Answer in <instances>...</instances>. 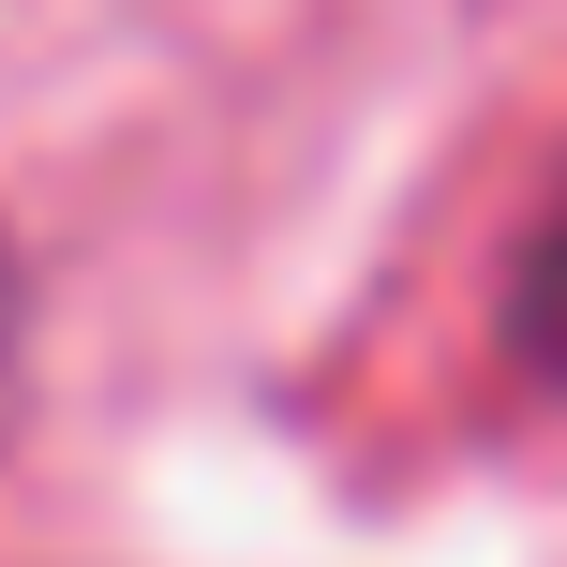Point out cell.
I'll list each match as a JSON object with an SVG mask.
<instances>
[{
	"label": "cell",
	"instance_id": "obj_1",
	"mask_svg": "<svg viewBox=\"0 0 567 567\" xmlns=\"http://www.w3.org/2000/svg\"><path fill=\"white\" fill-rule=\"evenodd\" d=\"M508 359L567 389V179L538 195V225H523V269H508Z\"/></svg>",
	"mask_w": 567,
	"mask_h": 567
},
{
	"label": "cell",
	"instance_id": "obj_2",
	"mask_svg": "<svg viewBox=\"0 0 567 567\" xmlns=\"http://www.w3.org/2000/svg\"><path fill=\"white\" fill-rule=\"evenodd\" d=\"M16 343H30V299H16V255H0V403H16Z\"/></svg>",
	"mask_w": 567,
	"mask_h": 567
}]
</instances>
